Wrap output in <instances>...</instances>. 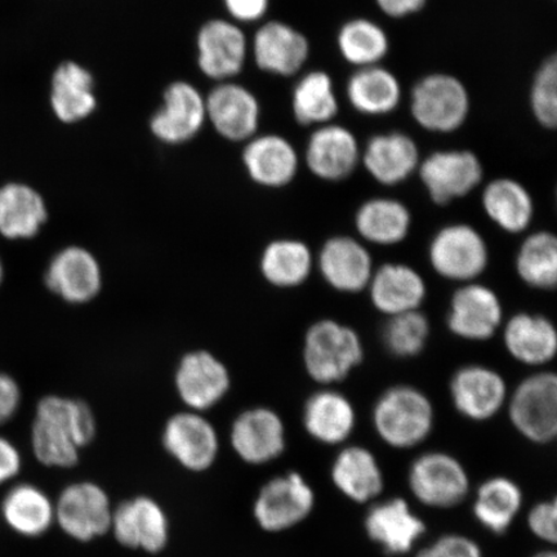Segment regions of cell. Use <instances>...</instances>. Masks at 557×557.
<instances>
[{
    "label": "cell",
    "mask_w": 557,
    "mask_h": 557,
    "mask_svg": "<svg viewBox=\"0 0 557 557\" xmlns=\"http://www.w3.org/2000/svg\"><path fill=\"white\" fill-rule=\"evenodd\" d=\"M302 422L306 433L324 445L344 444L357 426V410L343 393L324 388L305 403Z\"/></svg>",
    "instance_id": "f1b7e54d"
},
{
    "label": "cell",
    "mask_w": 557,
    "mask_h": 557,
    "mask_svg": "<svg viewBox=\"0 0 557 557\" xmlns=\"http://www.w3.org/2000/svg\"><path fill=\"white\" fill-rule=\"evenodd\" d=\"M312 486L298 472L269 480L253 505L257 524L269 533H281L301 524L315 507Z\"/></svg>",
    "instance_id": "9c48e42d"
},
{
    "label": "cell",
    "mask_w": 557,
    "mask_h": 557,
    "mask_svg": "<svg viewBox=\"0 0 557 557\" xmlns=\"http://www.w3.org/2000/svg\"><path fill=\"white\" fill-rule=\"evenodd\" d=\"M418 127L430 134L449 135L461 129L471 111L465 83L449 73H430L416 82L409 102Z\"/></svg>",
    "instance_id": "277c9868"
},
{
    "label": "cell",
    "mask_w": 557,
    "mask_h": 557,
    "mask_svg": "<svg viewBox=\"0 0 557 557\" xmlns=\"http://www.w3.org/2000/svg\"><path fill=\"white\" fill-rule=\"evenodd\" d=\"M521 507V487L511 479L494 476L478 487L472 512L487 532L500 535L511 528Z\"/></svg>",
    "instance_id": "f35d334b"
},
{
    "label": "cell",
    "mask_w": 557,
    "mask_h": 557,
    "mask_svg": "<svg viewBox=\"0 0 557 557\" xmlns=\"http://www.w3.org/2000/svg\"><path fill=\"white\" fill-rule=\"evenodd\" d=\"M372 422L375 433L388 447L412 449L433 433L435 409L421 389L396 385L375 401Z\"/></svg>",
    "instance_id": "3957f363"
},
{
    "label": "cell",
    "mask_w": 557,
    "mask_h": 557,
    "mask_svg": "<svg viewBox=\"0 0 557 557\" xmlns=\"http://www.w3.org/2000/svg\"><path fill=\"white\" fill-rule=\"evenodd\" d=\"M228 15L236 23H257L267 16L270 0H224Z\"/></svg>",
    "instance_id": "bcb514c9"
},
{
    "label": "cell",
    "mask_w": 557,
    "mask_h": 557,
    "mask_svg": "<svg viewBox=\"0 0 557 557\" xmlns=\"http://www.w3.org/2000/svg\"><path fill=\"white\" fill-rule=\"evenodd\" d=\"M2 515L12 531L23 537L37 539L53 525L54 504L40 487L17 484L5 494Z\"/></svg>",
    "instance_id": "d590c367"
},
{
    "label": "cell",
    "mask_w": 557,
    "mask_h": 557,
    "mask_svg": "<svg viewBox=\"0 0 557 557\" xmlns=\"http://www.w3.org/2000/svg\"><path fill=\"white\" fill-rule=\"evenodd\" d=\"M252 54L262 72L290 78L305 67L310 59L308 37L283 21H268L256 32Z\"/></svg>",
    "instance_id": "7402d4cb"
},
{
    "label": "cell",
    "mask_w": 557,
    "mask_h": 557,
    "mask_svg": "<svg viewBox=\"0 0 557 557\" xmlns=\"http://www.w3.org/2000/svg\"><path fill=\"white\" fill-rule=\"evenodd\" d=\"M295 120L305 127H320L334 122L339 101L332 76L324 70H311L299 78L292 92Z\"/></svg>",
    "instance_id": "8d00e7d4"
},
{
    "label": "cell",
    "mask_w": 557,
    "mask_h": 557,
    "mask_svg": "<svg viewBox=\"0 0 557 557\" xmlns=\"http://www.w3.org/2000/svg\"><path fill=\"white\" fill-rule=\"evenodd\" d=\"M230 442L243 462L253 466L273 462L287 445L282 417L270 408L248 409L233 422Z\"/></svg>",
    "instance_id": "ffe728a7"
},
{
    "label": "cell",
    "mask_w": 557,
    "mask_h": 557,
    "mask_svg": "<svg viewBox=\"0 0 557 557\" xmlns=\"http://www.w3.org/2000/svg\"><path fill=\"white\" fill-rule=\"evenodd\" d=\"M162 441L169 455L191 472L212 468L220 453L218 430L195 410L172 416L165 423Z\"/></svg>",
    "instance_id": "7c38bea8"
},
{
    "label": "cell",
    "mask_w": 557,
    "mask_h": 557,
    "mask_svg": "<svg viewBox=\"0 0 557 557\" xmlns=\"http://www.w3.org/2000/svg\"><path fill=\"white\" fill-rule=\"evenodd\" d=\"M503 334L506 351L518 363L540 368L556 357V326L541 313H515L504 325Z\"/></svg>",
    "instance_id": "83f0119b"
},
{
    "label": "cell",
    "mask_w": 557,
    "mask_h": 557,
    "mask_svg": "<svg viewBox=\"0 0 557 557\" xmlns=\"http://www.w3.org/2000/svg\"><path fill=\"white\" fill-rule=\"evenodd\" d=\"M515 430L533 444L553 443L557 435V377L541 371L522 380L506 403Z\"/></svg>",
    "instance_id": "5b68a950"
},
{
    "label": "cell",
    "mask_w": 557,
    "mask_h": 557,
    "mask_svg": "<svg viewBox=\"0 0 557 557\" xmlns=\"http://www.w3.org/2000/svg\"><path fill=\"white\" fill-rule=\"evenodd\" d=\"M3 275H4L3 263H2V260H0V284H2V282H3Z\"/></svg>",
    "instance_id": "816d5d0a"
},
{
    "label": "cell",
    "mask_w": 557,
    "mask_h": 557,
    "mask_svg": "<svg viewBox=\"0 0 557 557\" xmlns=\"http://www.w3.org/2000/svg\"><path fill=\"white\" fill-rule=\"evenodd\" d=\"M359 333L334 319L313 323L304 339V366L312 381L332 386L345 381L364 360Z\"/></svg>",
    "instance_id": "7a4b0ae2"
},
{
    "label": "cell",
    "mask_w": 557,
    "mask_h": 557,
    "mask_svg": "<svg viewBox=\"0 0 557 557\" xmlns=\"http://www.w3.org/2000/svg\"><path fill=\"white\" fill-rule=\"evenodd\" d=\"M331 479L341 494L361 505L377 499L385 487L377 458L359 445H350L338 453L332 463Z\"/></svg>",
    "instance_id": "f546056e"
},
{
    "label": "cell",
    "mask_w": 557,
    "mask_h": 557,
    "mask_svg": "<svg viewBox=\"0 0 557 557\" xmlns=\"http://www.w3.org/2000/svg\"><path fill=\"white\" fill-rule=\"evenodd\" d=\"M482 207L494 225L512 235L525 233L535 213L532 194L510 177L492 180L485 185Z\"/></svg>",
    "instance_id": "836d02e7"
},
{
    "label": "cell",
    "mask_w": 557,
    "mask_h": 557,
    "mask_svg": "<svg viewBox=\"0 0 557 557\" xmlns=\"http://www.w3.org/2000/svg\"><path fill=\"white\" fill-rule=\"evenodd\" d=\"M515 270L529 288L553 290L557 283V239L553 233L535 232L521 242Z\"/></svg>",
    "instance_id": "60d3db41"
},
{
    "label": "cell",
    "mask_w": 557,
    "mask_h": 557,
    "mask_svg": "<svg viewBox=\"0 0 557 557\" xmlns=\"http://www.w3.org/2000/svg\"><path fill=\"white\" fill-rule=\"evenodd\" d=\"M243 163L257 185L269 189L288 186L299 170L298 152L289 139L275 134L248 139Z\"/></svg>",
    "instance_id": "4316f807"
},
{
    "label": "cell",
    "mask_w": 557,
    "mask_h": 557,
    "mask_svg": "<svg viewBox=\"0 0 557 557\" xmlns=\"http://www.w3.org/2000/svg\"><path fill=\"white\" fill-rule=\"evenodd\" d=\"M401 96L398 76L382 65L357 69L346 83V99L360 115L393 114Z\"/></svg>",
    "instance_id": "4dcf8cb0"
},
{
    "label": "cell",
    "mask_w": 557,
    "mask_h": 557,
    "mask_svg": "<svg viewBox=\"0 0 557 557\" xmlns=\"http://www.w3.org/2000/svg\"><path fill=\"white\" fill-rule=\"evenodd\" d=\"M534 120L546 129L557 124V58L555 54L542 62L532 81L529 92Z\"/></svg>",
    "instance_id": "7bdbcfd3"
},
{
    "label": "cell",
    "mask_w": 557,
    "mask_h": 557,
    "mask_svg": "<svg viewBox=\"0 0 557 557\" xmlns=\"http://www.w3.org/2000/svg\"><path fill=\"white\" fill-rule=\"evenodd\" d=\"M338 52L355 69L381 65L389 52V38L383 27L367 17L347 20L336 39Z\"/></svg>",
    "instance_id": "ab89813d"
},
{
    "label": "cell",
    "mask_w": 557,
    "mask_h": 557,
    "mask_svg": "<svg viewBox=\"0 0 557 557\" xmlns=\"http://www.w3.org/2000/svg\"><path fill=\"white\" fill-rule=\"evenodd\" d=\"M528 527L535 539L555 545L557 540L556 499L542 500L528 513Z\"/></svg>",
    "instance_id": "f6af8a7d"
},
{
    "label": "cell",
    "mask_w": 557,
    "mask_h": 557,
    "mask_svg": "<svg viewBox=\"0 0 557 557\" xmlns=\"http://www.w3.org/2000/svg\"><path fill=\"white\" fill-rule=\"evenodd\" d=\"M51 107L62 123L87 120L97 108L95 79L89 70L75 61H65L54 70L51 83Z\"/></svg>",
    "instance_id": "d6a6232c"
},
{
    "label": "cell",
    "mask_w": 557,
    "mask_h": 557,
    "mask_svg": "<svg viewBox=\"0 0 557 557\" xmlns=\"http://www.w3.org/2000/svg\"><path fill=\"white\" fill-rule=\"evenodd\" d=\"M206 108L209 123L228 141H248L259 131L260 101L238 83L221 82L206 97Z\"/></svg>",
    "instance_id": "d6986e66"
},
{
    "label": "cell",
    "mask_w": 557,
    "mask_h": 557,
    "mask_svg": "<svg viewBox=\"0 0 557 557\" xmlns=\"http://www.w3.org/2000/svg\"><path fill=\"white\" fill-rule=\"evenodd\" d=\"M113 512L109 494L92 482L67 485L54 504V521L78 542H90L110 532Z\"/></svg>",
    "instance_id": "30bf717a"
},
{
    "label": "cell",
    "mask_w": 557,
    "mask_h": 557,
    "mask_svg": "<svg viewBox=\"0 0 557 557\" xmlns=\"http://www.w3.org/2000/svg\"><path fill=\"white\" fill-rule=\"evenodd\" d=\"M383 15L401 20L416 15L426 7L429 0H374Z\"/></svg>",
    "instance_id": "681fc988"
},
{
    "label": "cell",
    "mask_w": 557,
    "mask_h": 557,
    "mask_svg": "<svg viewBox=\"0 0 557 557\" xmlns=\"http://www.w3.org/2000/svg\"><path fill=\"white\" fill-rule=\"evenodd\" d=\"M198 66L207 78L228 82L242 73L248 40L238 24L215 18L200 27L197 38Z\"/></svg>",
    "instance_id": "ac0fdd59"
},
{
    "label": "cell",
    "mask_w": 557,
    "mask_h": 557,
    "mask_svg": "<svg viewBox=\"0 0 557 557\" xmlns=\"http://www.w3.org/2000/svg\"><path fill=\"white\" fill-rule=\"evenodd\" d=\"M207 122L206 97L189 82H173L163 95V107L150 121L151 134L166 145L189 143Z\"/></svg>",
    "instance_id": "2e32d148"
},
{
    "label": "cell",
    "mask_w": 557,
    "mask_h": 557,
    "mask_svg": "<svg viewBox=\"0 0 557 557\" xmlns=\"http://www.w3.org/2000/svg\"><path fill=\"white\" fill-rule=\"evenodd\" d=\"M48 219L44 197L25 184L0 187V234L7 239H32Z\"/></svg>",
    "instance_id": "e575fe53"
},
{
    "label": "cell",
    "mask_w": 557,
    "mask_h": 557,
    "mask_svg": "<svg viewBox=\"0 0 557 557\" xmlns=\"http://www.w3.org/2000/svg\"><path fill=\"white\" fill-rule=\"evenodd\" d=\"M447 325L451 334L470 343L491 339L504 325L497 292L478 282L459 285L450 298Z\"/></svg>",
    "instance_id": "8fae6325"
},
{
    "label": "cell",
    "mask_w": 557,
    "mask_h": 557,
    "mask_svg": "<svg viewBox=\"0 0 557 557\" xmlns=\"http://www.w3.org/2000/svg\"><path fill=\"white\" fill-rule=\"evenodd\" d=\"M532 557H557V555L552 549H547V552H541Z\"/></svg>",
    "instance_id": "f907efd6"
},
{
    "label": "cell",
    "mask_w": 557,
    "mask_h": 557,
    "mask_svg": "<svg viewBox=\"0 0 557 557\" xmlns=\"http://www.w3.org/2000/svg\"><path fill=\"white\" fill-rule=\"evenodd\" d=\"M408 485L422 505L447 510L463 503L471 484L468 470L455 456L428 451L410 465Z\"/></svg>",
    "instance_id": "52a82bcc"
},
{
    "label": "cell",
    "mask_w": 557,
    "mask_h": 557,
    "mask_svg": "<svg viewBox=\"0 0 557 557\" xmlns=\"http://www.w3.org/2000/svg\"><path fill=\"white\" fill-rule=\"evenodd\" d=\"M417 174L430 199L437 206H448L482 185L484 166L473 151L438 150L421 160Z\"/></svg>",
    "instance_id": "ba28073f"
},
{
    "label": "cell",
    "mask_w": 557,
    "mask_h": 557,
    "mask_svg": "<svg viewBox=\"0 0 557 557\" xmlns=\"http://www.w3.org/2000/svg\"><path fill=\"white\" fill-rule=\"evenodd\" d=\"M412 222V213L403 201L383 197L366 200L354 219L360 240L380 247H393L406 240Z\"/></svg>",
    "instance_id": "1f68e13d"
},
{
    "label": "cell",
    "mask_w": 557,
    "mask_h": 557,
    "mask_svg": "<svg viewBox=\"0 0 557 557\" xmlns=\"http://www.w3.org/2000/svg\"><path fill=\"white\" fill-rule=\"evenodd\" d=\"M414 138L393 131L374 135L361 148L360 164L383 186H398L413 176L421 163Z\"/></svg>",
    "instance_id": "cb8c5ba5"
},
{
    "label": "cell",
    "mask_w": 557,
    "mask_h": 557,
    "mask_svg": "<svg viewBox=\"0 0 557 557\" xmlns=\"http://www.w3.org/2000/svg\"><path fill=\"white\" fill-rule=\"evenodd\" d=\"M323 281L339 294L367 290L374 273L373 257L366 244L348 235L326 239L315 259Z\"/></svg>",
    "instance_id": "9a60e30c"
},
{
    "label": "cell",
    "mask_w": 557,
    "mask_h": 557,
    "mask_svg": "<svg viewBox=\"0 0 557 557\" xmlns=\"http://www.w3.org/2000/svg\"><path fill=\"white\" fill-rule=\"evenodd\" d=\"M45 281L55 296L69 304L82 305L92 301L100 294L102 271L99 261L88 249L72 246L52 257Z\"/></svg>",
    "instance_id": "603a6c76"
},
{
    "label": "cell",
    "mask_w": 557,
    "mask_h": 557,
    "mask_svg": "<svg viewBox=\"0 0 557 557\" xmlns=\"http://www.w3.org/2000/svg\"><path fill=\"white\" fill-rule=\"evenodd\" d=\"M429 262L445 281L476 282L490 264L484 236L469 224H450L437 230L429 244Z\"/></svg>",
    "instance_id": "8992f818"
},
{
    "label": "cell",
    "mask_w": 557,
    "mask_h": 557,
    "mask_svg": "<svg viewBox=\"0 0 557 557\" xmlns=\"http://www.w3.org/2000/svg\"><path fill=\"white\" fill-rule=\"evenodd\" d=\"M414 557H484L478 543L462 534H445Z\"/></svg>",
    "instance_id": "ee69618b"
},
{
    "label": "cell",
    "mask_w": 557,
    "mask_h": 557,
    "mask_svg": "<svg viewBox=\"0 0 557 557\" xmlns=\"http://www.w3.org/2000/svg\"><path fill=\"white\" fill-rule=\"evenodd\" d=\"M174 382L180 399L200 413L218 406L232 385L226 366L203 350L186 354L181 359Z\"/></svg>",
    "instance_id": "44dd1931"
},
{
    "label": "cell",
    "mask_w": 557,
    "mask_h": 557,
    "mask_svg": "<svg viewBox=\"0 0 557 557\" xmlns=\"http://www.w3.org/2000/svg\"><path fill=\"white\" fill-rule=\"evenodd\" d=\"M21 404V389L9 374L0 373V424L16 414Z\"/></svg>",
    "instance_id": "7dc6e473"
},
{
    "label": "cell",
    "mask_w": 557,
    "mask_h": 557,
    "mask_svg": "<svg viewBox=\"0 0 557 557\" xmlns=\"http://www.w3.org/2000/svg\"><path fill=\"white\" fill-rule=\"evenodd\" d=\"M449 393L457 412L473 422L492 420L508 399L503 374L482 364L459 368L450 380Z\"/></svg>",
    "instance_id": "4fadbf2b"
},
{
    "label": "cell",
    "mask_w": 557,
    "mask_h": 557,
    "mask_svg": "<svg viewBox=\"0 0 557 557\" xmlns=\"http://www.w3.org/2000/svg\"><path fill=\"white\" fill-rule=\"evenodd\" d=\"M367 290L373 308L387 318L421 310L428 297L424 277L409 264L396 262L374 269Z\"/></svg>",
    "instance_id": "484cf974"
},
{
    "label": "cell",
    "mask_w": 557,
    "mask_h": 557,
    "mask_svg": "<svg viewBox=\"0 0 557 557\" xmlns=\"http://www.w3.org/2000/svg\"><path fill=\"white\" fill-rule=\"evenodd\" d=\"M21 468H23V458L15 444L0 436V484L9 483L16 478Z\"/></svg>",
    "instance_id": "c3c4849f"
},
{
    "label": "cell",
    "mask_w": 557,
    "mask_h": 557,
    "mask_svg": "<svg viewBox=\"0 0 557 557\" xmlns=\"http://www.w3.org/2000/svg\"><path fill=\"white\" fill-rule=\"evenodd\" d=\"M95 435V414L85 401L50 395L38 403L32 445L34 456L47 468H74Z\"/></svg>",
    "instance_id": "6da1fadb"
},
{
    "label": "cell",
    "mask_w": 557,
    "mask_h": 557,
    "mask_svg": "<svg viewBox=\"0 0 557 557\" xmlns=\"http://www.w3.org/2000/svg\"><path fill=\"white\" fill-rule=\"evenodd\" d=\"M315 268L308 244L298 239H277L263 249L260 269L269 284L290 289L302 285Z\"/></svg>",
    "instance_id": "74e56055"
},
{
    "label": "cell",
    "mask_w": 557,
    "mask_h": 557,
    "mask_svg": "<svg viewBox=\"0 0 557 557\" xmlns=\"http://www.w3.org/2000/svg\"><path fill=\"white\" fill-rule=\"evenodd\" d=\"M430 322L421 310L387 318L382 341L395 358L410 359L420 355L428 345Z\"/></svg>",
    "instance_id": "b9f144b4"
},
{
    "label": "cell",
    "mask_w": 557,
    "mask_h": 557,
    "mask_svg": "<svg viewBox=\"0 0 557 557\" xmlns=\"http://www.w3.org/2000/svg\"><path fill=\"white\" fill-rule=\"evenodd\" d=\"M364 529L369 540L393 556L412 552L428 531L424 521L403 498L383 500L369 508Z\"/></svg>",
    "instance_id": "d4e9b609"
},
{
    "label": "cell",
    "mask_w": 557,
    "mask_h": 557,
    "mask_svg": "<svg viewBox=\"0 0 557 557\" xmlns=\"http://www.w3.org/2000/svg\"><path fill=\"white\" fill-rule=\"evenodd\" d=\"M304 159L313 176L325 183H339L360 165L361 146L351 129L332 122L312 131Z\"/></svg>",
    "instance_id": "5bb4252c"
},
{
    "label": "cell",
    "mask_w": 557,
    "mask_h": 557,
    "mask_svg": "<svg viewBox=\"0 0 557 557\" xmlns=\"http://www.w3.org/2000/svg\"><path fill=\"white\" fill-rule=\"evenodd\" d=\"M110 531L124 547L158 554L169 543L170 521L156 499L139 496L114 508Z\"/></svg>",
    "instance_id": "e0dca14e"
}]
</instances>
